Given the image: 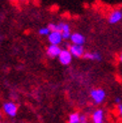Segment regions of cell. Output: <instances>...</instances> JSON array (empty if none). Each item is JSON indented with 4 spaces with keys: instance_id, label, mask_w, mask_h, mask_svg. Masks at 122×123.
Segmentation results:
<instances>
[{
    "instance_id": "6da1fadb",
    "label": "cell",
    "mask_w": 122,
    "mask_h": 123,
    "mask_svg": "<svg viewBox=\"0 0 122 123\" xmlns=\"http://www.w3.org/2000/svg\"><path fill=\"white\" fill-rule=\"evenodd\" d=\"M90 97L94 104L100 105L101 103L104 102L105 98H106V92L104 89L102 88H93L90 91Z\"/></svg>"
},
{
    "instance_id": "7a4b0ae2",
    "label": "cell",
    "mask_w": 122,
    "mask_h": 123,
    "mask_svg": "<svg viewBox=\"0 0 122 123\" xmlns=\"http://www.w3.org/2000/svg\"><path fill=\"white\" fill-rule=\"evenodd\" d=\"M3 111L6 115L10 116V117H15L17 115L18 111V106L14 102L12 101H7L3 104Z\"/></svg>"
},
{
    "instance_id": "3957f363",
    "label": "cell",
    "mask_w": 122,
    "mask_h": 123,
    "mask_svg": "<svg viewBox=\"0 0 122 123\" xmlns=\"http://www.w3.org/2000/svg\"><path fill=\"white\" fill-rule=\"evenodd\" d=\"M72 58H73V56L71 55V53L69 52L68 49H62L60 54H59V56H58L59 62L62 65H65V66L69 65L71 63Z\"/></svg>"
},
{
    "instance_id": "277c9868",
    "label": "cell",
    "mask_w": 122,
    "mask_h": 123,
    "mask_svg": "<svg viewBox=\"0 0 122 123\" xmlns=\"http://www.w3.org/2000/svg\"><path fill=\"white\" fill-rule=\"evenodd\" d=\"M68 50L71 53V55L73 57H76V58H81L83 57V55L85 53L84 50V47L83 45H75V44H71L68 47Z\"/></svg>"
},
{
    "instance_id": "5b68a950",
    "label": "cell",
    "mask_w": 122,
    "mask_h": 123,
    "mask_svg": "<svg viewBox=\"0 0 122 123\" xmlns=\"http://www.w3.org/2000/svg\"><path fill=\"white\" fill-rule=\"evenodd\" d=\"M47 37H48L49 43L52 45H60V43L63 41L62 34H61V32H58V31H51Z\"/></svg>"
},
{
    "instance_id": "8992f818",
    "label": "cell",
    "mask_w": 122,
    "mask_h": 123,
    "mask_svg": "<svg viewBox=\"0 0 122 123\" xmlns=\"http://www.w3.org/2000/svg\"><path fill=\"white\" fill-rule=\"evenodd\" d=\"M92 123H105V112L104 110L98 108L92 113Z\"/></svg>"
},
{
    "instance_id": "52a82bcc",
    "label": "cell",
    "mask_w": 122,
    "mask_h": 123,
    "mask_svg": "<svg viewBox=\"0 0 122 123\" xmlns=\"http://www.w3.org/2000/svg\"><path fill=\"white\" fill-rule=\"evenodd\" d=\"M122 20V9L113 10L108 16V22L110 24H117Z\"/></svg>"
},
{
    "instance_id": "ba28073f",
    "label": "cell",
    "mask_w": 122,
    "mask_h": 123,
    "mask_svg": "<svg viewBox=\"0 0 122 123\" xmlns=\"http://www.w3.org/2000/svg\"><path fill=\"white\" fill-rule=\"evenodd\" d=\"M61 50H62V49L60 48L59 45H52V44H50L49 46L47 47L46 53H47V55L50 58H56V57L59 56Z\"/></svg>"
},
{
    "instance_id": "9c48e42d",
    "label": "cell",
    "mask_w": 122,
    "mask_h": 123,
    "mask_svg": "<svg viewBox=\"0 0 122 123\" xmlns=\"http://www.w3.org/2000/svg\"><path fill=\"white\" fill-rule=\"evenodd\" d=\"M85 37L81 34V33H78V32H75V33H72L71 36H70V41L72 44H75V45H83L85 43Z\"/></svg>"
},
{
    "instance_id": "30bf717a",
    "label": "cell",
    "mask_w": 122,
    "mask_h": 123,
    "mask_svg": "<svg viewBox=\"0 0 122 123\" xmlns=\"http://www.w3.org/2000/svg\"><path fill=\"white\" fill-rule=\"evenodd\" d=\"M83 58L92 61H99L101 60V54L98 52H85L83 55Z\"/></svg>"
},
{
    "instance_id": "8fae6325",
    "label": "cell",
    "mask_w": 122,
    "mask_h": 123,
    "mask_svg": "<svg viewBox=\"0 0 122 123\" xmlns=\"http://www.w3.org/2000/svg\"><path fill=\"white\" fill-rule=\"evenodd\" d=\"M68 123H81L80 122V114L78 112H73L68 116Z\"/></svg>"
},
{
    "instance_id": "7c38bea8",
    "label": "cell",
    "mask_w": 122,
    "mask_h": 123,
    "mask_svg": "<svg viewBox=\"0 0 122 123\" xmlns=\"http://www.w3.org/2000/svg\"><path fill=\"white\" fill-rule=\"evenodd\" d=\"M58 29H59V32H67V31H71L70 30V26L68 23H65V22H59L58 23Z\"/></svg>"
},
{
    "instance_id": "4fadbf2b",
    "label": "cell",
    "mask_w": 122,
    "mask_h": 123,
    "mask_svg": "<svg viewBox=\"0 0 122 123\" xmlns=\"http://www.w3.org/2000/svg\"><path fill=\"white\" fill-rule=\"evenodd\" d=\"M50 29L48 28V26L47 27H42V28H40L39 29V31H38V33H39V35H41V36H48L50 34Z\"/></svg>"
},
{
    "instance_id": "5bb4252c",
    "label": "cell",
    "mask_w": 122,
    "mask_h": 123,
    "mask_svg": "<svg viewBox=\"0 0 122 123\" xmlns=\"http://www.w3.org/2000/svg\"><path fill=\"white\" fill-rule=\"evenodd\" d=\"M80 122H87V117H86V115H81L80 114Z\"/></svg>"
},
{
    "instance_id": "9a60e30c",
    "label": "cell",
    "mask_w": 122,
    "mask_h": 123,
    "mask_svg": "<svg viewBox=\"0 0 122 123\" xmlns=\"http://www.w3.org/2000/svg\"><path fill=\"white\" fill-rule=\"evenodd\" d=\"M115 103H116L117 105L121 104L122 103V98L121 97H116V98H115Z\"/></svg>"
},
{
    "instance_id": "2e32d148",
    "label": "cell",
    "mask_w": 122,
    "mask_h": 123,
    "mask_svg": "<svg viewBox=\"0 0 122 123\" xmlns=\"http://www.w3.org/2000/svg\"><path fill=\"white\" fill-rule=\"evenodd\" d=\"M117 108H118L119 114L121 115V117H122V103H121V104H119V105H117Z\"/></svg>"
},
{
    "instance_id": "e0dca14e",
    "label": "cell",
    "mask_w": 122,
    "mask_h": 123,
    "mask_svg": "<svg viewBox=\"0 0 122 123\" xmlns=\"http://www.w3.org/2000/svg\"><path fill=\"white\" fill-rule=\"evenodd\" d=\"M119 60H120V62L122 63V51H121V53H120V55H119Z\"/></svg>"
},
{
    "instance_id": "ac0fdd59",
    "label": "cell",
    "mask_w": 122,
    "mask_h": 123,
    "mask_svg": "<svg viewBox=\"0 0 122 123\" xmlns=\"http://www.w3.org/2000/svg\"><path fill=\"white\" fill-rule=\"evenodd\" d=\"M1 118H2V114H1V112H0V120H1Z\"/></svg>"
},
{
    "instance_id": "d6986e66",
    "label": "cell",
    "mask_w": 122,
    "mask_h": 123,
    "mask_svg": "<svg viewBox=\"0 0 122 123\" xmlns=\"http://www.w3.org/2000/svg\"><path fill=\"white\" fill-rule=\"evenodd\" d=\"M20 1H21V2H26L27 0H20Z\"/></svg>"
},
{
    "instance_id": "ffe728a7",
    "label": "cell",
    "mask_w": 122,
    "mask_h": 123,
    "mask_svg": "<svg viewBox=\"0 0 122 123\" xmlns=\"http://www.w3.org/2000/svg\"><path fill=\"white\" fill-rule=\"evenodd\" d=\"M10 1H12V2H15V1H16V0H10Z\"/></svg>"
},
{
    "instance_id": "44dd1931",
    "label": "cell",
    "mask_w": 122,
    "mask_h": 123,
    "mask_svg": "<svg viewBox=\"0 0 122 123\" xmlns=\"http://www.w3.org/2000/svg\"><path fill=\"white\" fill-rule=\"evenodd\" d=\"M81 123H87V122H81Z\"/></svg>"
},
{
    "instance_id": "7402d4cb",
    "label": "cell",
    "mask_w": 122,
    "mask_h": 123,
    "mask_svg": "<svg viewBox=\"0 0 122 123\" xmlns=\"http://www.w3.org/2000/svg\"><path fill=\"white\" fill-rule=\"evenodd\" d=\"M0 123H3V122H0Z\"/></svg>"
}]
</instances>
